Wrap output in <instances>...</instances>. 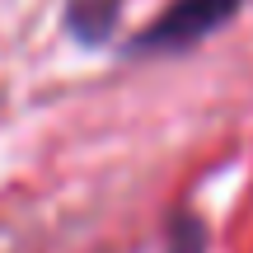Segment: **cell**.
Here are the masks:
<instances>
[{
	"label": "cell",
	"instance_id": "1",
	"mask_svg": "<svg viewBox=\"0 0 253 253\" xmlns=\"http://www.w3.org/2000/svg\"><path fill=\"white\" fill-rule=\"evenodd\" d=\"M244 0H173L160 19L141 33L136 52H183L197 47L202 38H211L216 28H225L239 14Z\"/></svg>",
	"mask_w": 253,
	"mask_h": 253
},
{
	"label": "cell",
	"instance_id": "2",
	"mask_svg": "<svg viewBox=\"0 0 253 253\" xmlns=\"http://www.w3.org/2000/svg\"><path fill=\"white\" fill-rule=\"evenodd\" d=\"M169 253H207V225L192 216H178L169 230Z\"/></svg>",
	"mask_w": 253,
	"mask_h": 253
}]
</instances>
